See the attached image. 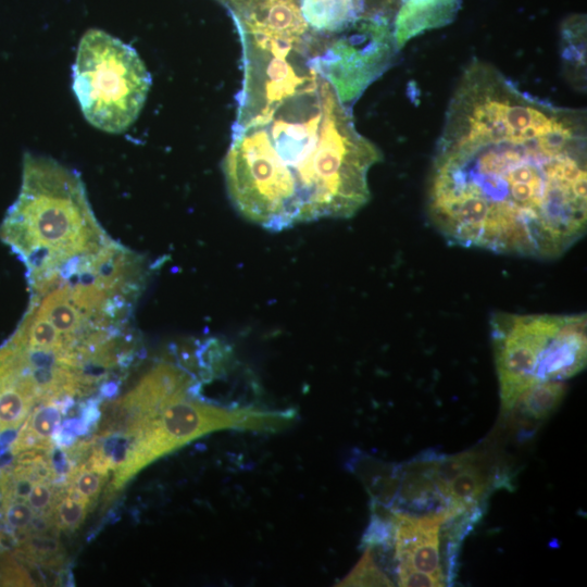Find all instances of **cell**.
<instances>
[{
  "label": "cell",
  "mask_w": 587,
  "mask_h": 587,
  "mask_svg": "<svg viewBox=\"0 0 587 587\" xmlns=\"http://www.w3.org/2000/svg\"><path fill=\"white\" fill-rule=\"evenodd\" d=\"M426 207L451 245L561 257L587 227L585 112L540 100L495 66L472 62L446 112Z\"/></svg>",
  "instance_id": "6da1fadb"
},
{
  "label": "cell",
  "mask_w": 587,
  "mask_h": 587,
  "mask_svg": "<svg viewBox=\"0 0 587 587\" xmlns=\"http://www.w3.org/2000/svg\"><path fill=\"white\" fill-rule=\"evenodd\" d=\"M378 148L320 74L278 102L233 124L223 171L229 198L248 221L283 230L347 218L370 200Z\"/></svg>",
  "instance_id": "7a4b0ae2"
},
{
  "label": "cell",
  "mask_w": 587,
  "mask_h": 587,
  "mask_svg": "<svg viewBox=\"0 0 587 587\" xmlns=\"http://www.w3.org/2000/svg\"><path fill=\"white\" fill-rule=\"evenodd\" d=\"M0 238L26 266L32 295L53 286L112 240L92 212L79 174L28 152L21 189L0 225Z\"/></svg>",
  "instance_id": "3957f363"
},
{
  "label": "cell",
  "mask_w": 587,
  "mask_h": 587,
  "mask_svg": "<svg viewBox=\"0 0 587 587\" xmlns=\"http://www.w3.org/2000/svg\"><path fill=\"white\" fill-rule=\"evenodd\" d=\"M72 77L84 117L111 134L126 130L137 120L151 86L150 73L137 51L96 28L79 41Z\"/></svg>",
  "instance_id": "277c9868"
},
{
  "label": "cell",
  "mask_w": 587,
  "mask_h": 587,
  "mask_svg": "<svg viewBox=\"0 0 587 587\" xmlns=\"http://www.w3.org/2000/svg\"><path fill=\"white\" fill-rule=\"evenodd\" d=\"M190 389L168 402L135 437L117 466L111 489H121L143 467L190 441L221 429L280 432L296 420L289 410L222 407L191 398Z\"/></svg>",
  "instance_id": "5b68a950"
},
{
  "label": "cell",
  "mask_w": 587,
  "mask_h": 587,
  "mask_svg": "<svg viewBox=\"0 0 587 587\" xmlns=\"http://www.w3.org/2000/svg\"><path fill=\"white\" fill-rule=\"evenodd\" d=\"M565 314H515L496 312L490 317L496 369L504 412L519 397L537 385L542 353Z\"/></svg>",
  "instance_id": "8992f818"
},
{
  "label": "cell",
  "mask_w": 587,
  "mask_h": 587,
  "mask_svg": "<svg viewBox=\"0 0 587 587\" xmlns=\"http://www.w3.org/2000/svg\"><path fill=\"white\" fill-rule=\"evenodd\" d=\"M195 384L180 365L161 362L124 397L113 402L100 424V435L137 437L143 427L174 398Z\"/></svg>",
  "instance_id": "52a82bcc"
},
{
  "label": "cell",
  "mask_w": 587,
  "mask_h": 587,
  "mask_svg": "<svg viewBox=\"0 0 587 587\" xmlns=\"http://www.w3.org/2000/svg\"><path fill=\"white\" fill-rule=\"evenodd\" d=\"M395 521V560L398 569L426 573L442 582L440 526L446 511L427 515H411L391 510Z\"/></svg>",
  "instance_id": "ba28073f"
},
{
  "label": "cell",
  "mask_w": 587,
  "mask_h": 587,
  "mask_svg": "<svg viewBox=\"0 0 587 587\" xmlns=\"http://www.w3.org/2000/svg\"><path fill=\"white\" fill-rule=\"evenodd\" d=\"M455 5V0H405L394 27L397 49L421 32L450 21Z\"/></svg>",
  "instance_id": "9c48e42d"
},
{
  "label": "cell",
  "mask_w": 587,
  "mask_h": 587,
  "mask_svg": "<svg viewBox=\"0 0 587 587\" xmlns=\"http://www.w3.org/2000/svg\"><path fill=\"white\" fill-rule=\"evenodd\" d=\"M476 462L475 458L446 487L444 499L447 521L463 513L479 510L478 504L485 496L488 482Z\"/></svg>",
  "instance_id": "30bf717a"
},
{
  "label": "cell",
  "mask_w": 587,
  "mask_h": 587,
  "mask_svg": "<svg viewBox=\"0 0 587 587\" xmlns=\"http://www.w3.org/2000/svg\"><path fill=\"white\" fill-rule=\"evenodd\" d=\"M565 390L564 382H548L535 385L519 397L514 408L519 407L524 414L535 420L546 419L560 404Z\"/></svg>",
  "instance_id": "8fae6325"
},
{
  "label": "cell",
  "mask_w": 587,
  "mask_h": 587,
  "mask_svg": "<svg viewBox=\"0 0 587 587\" xmlns=\"http://www.w3.org/2000/svg\"><path fill=\"white\" fill-rule=\"evenodd\" d=\"M91 502L67 488L65 496L57 498L51 516L57 529L73 532L84 522Z\"/></svg>",
  "instance_id": "7c38bea8"
},
{
  "label": "cell",
  "mask_w": 587,
  "mask_h": 587,
  "mask_svg": "<svg viewBox=\"0 0 587 587\" xmlns=\"http://www.w3.org/2000/svg\"><path fill=\"white\" fill-rule=\"evenodd\" d=\"M338 586H394V584L376 564L372 549L365 548L360 561Z\"/></svg>",
  "instance_id": "4fadbf2b"
},
{
  "label": "cell",
  "mask_w": 587,
  "mask_h": 587,
  "mask_svg": "<svg viewBox=\"0 0 587 587\" xmlns=\"http://www.w3.org/2000/svg\"><path fill=\"white\" fill-rule=\"evenodd\" d=\"M107 479L105 475L99 474L88 466L75 467L68 476V488L91 502L96 499Z\"/></svg>",
  "instance_id": "5bb4252c"
},
{
  "label": "cell",
  "mask_w": 587,
  "mask_h": 587,
  "mask_svg": "<svg viewBox=\"0 0 587 587\" xmlns=\"http://www.w3.org/2000/svg\"><path fill=\"white\" fill-rule=\"evenodd\" d=\"M394 541L395 521L392 512L390 514V517H385L377 513H374L362 539L365 548L373 549L377 546L390 547L394 546Z\"/></svg>",
  "instance_id": "9a60e30c"
},
{
  "label": "cell",
  "mask_w": 587,
  "mask_h": 587,
  "mask_svg": "<svg viewBox=\"0 0 587 587\" xmlns=\"http://www.w3.org/2000/svg\"><path fill=\"white\" fill-rule=\"evenodd\" d=\"M57 494L48 480H34L24 500L36 514H51Z\"/></svg>",
  "instance_id": "2e32d148"
},
{
  "label": "cell",
  "mask_w": 587,
  "mask_h": 587,
  "mask_svg": "<svg viewBox=\"0 0 587 587\" xmlns=\"http://www.w3.org/2000/svg\"><path fill=\"white\" fill-rule=\"evenodd\" d=\"M398 585L404 587H442L445 582L410 569H398Z\"/></svg>",
  "instance_id": "e0dca14e"
}]
</instances>
